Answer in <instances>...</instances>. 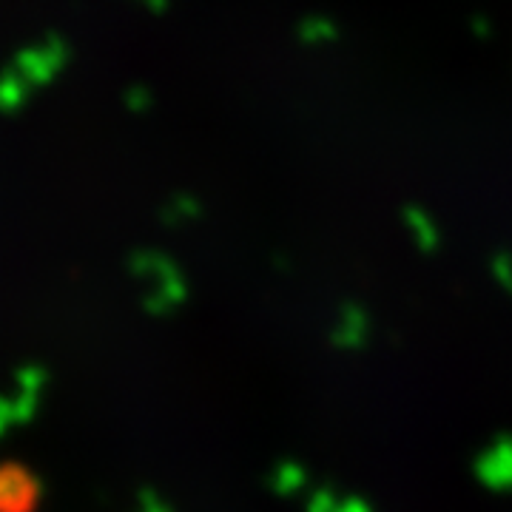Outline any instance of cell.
<instances>
[{
    "mask_svg": "<svg viewBox=\"0 0 512 512\" xmlns=\"http://www.w3.org/2000/svg\"><path fill=\"white\" fill-rule=\"evenodd\" d=\"M37 478L20 464H0V512H37Z\"/></svg>",
    "mask_w": 512,
    "mask_h": 512,
    "instance_id": "6da1fadb",
    "label": "cell"
}]
</instances>
